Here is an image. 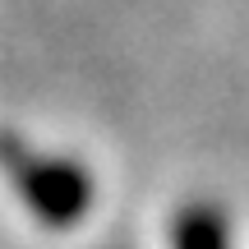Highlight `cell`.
<instances>
[{
    "label": "cell",
    "instance_id": "6da1fadb",
    "mask_svg": "<svg viewBox=\"0 0 249 249\" xmlns=\"http://www.w3.org/2000/svg\"><path fill=\"white\" fill-rule=\"evenodd\" d=\"M0 161H5L14 189L23 194V203L33 208V217L42 226L70 231L88 217L92 180L83 176V166H74L65 157H37L28 148H14V143H0Z\"/></svg>",
    "mask_w": 249,
    "mask_h": 249
},
{
    "label": "cell",
    "instance_id": "7a4b0ae2",
    "mask_svg": "<svg viewBox=\"0 0 249 249\" xmlns=\"http://www.w3.org/2000/svg\"><path fill=\"white\" fill-rule=\"evenodd\" d=\"M176 249H231V235H226V222L217 208L194 203L176 217Z\"/></svg>",
    "mask_w": 249,
    "mask_h": 249
}]
</instances>
